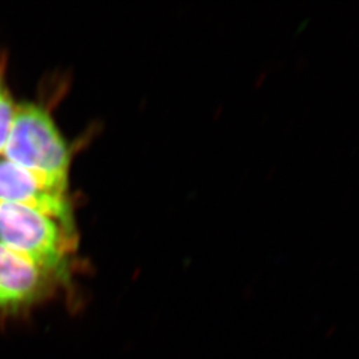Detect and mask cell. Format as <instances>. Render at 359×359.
<instances>
[{
  "label": "cell",
  "instance_id": "1",
  "mask_svg": "<svg viewBox=\"0 0 359 359\" xmlns=\"http://www.w3.org/2000/svg\"><path fill=\"white\" fill-rule=\"evenodd\" d=\"M4 156L35 175L53 192L67 193L69 148L46 108L35 104L18 107Z\"/></svg>",
  "mask_w": 359,
  "mask_h": 359
},
{
  "label": "cell",
  "instance_id": "2",
  "mask_svg": "<svg viewBox=\"0 0 359 359\" xmlns=\"http://www.w3.org/2000/svg\"><path fill=\"white\" fill-rule=\"evenodd\" d=\"M0 244L60 285L69 281V231L55 218L32 208L0 204Z\"/></svg>",
  "mask_w": 359,
  "mask_h": 359
},
{
  "label": "cell",
  "instance_id": "3",
  "mask_svg": "<svg viewBox=\"0 0 359 359\" xmlns=\"http://www.w3.org/2000/svg\"><path fill=\"white\" fill-rule=\"evenodd\" d=\"M60 286L31 261L0 244V323L23 318Z\"/></svg>",
  "mask_w": 359,
  "mask_h": 359
},
{
  "label": "cell",
  "instance_id": "4",
  "mask_svg": "<svg viewBox=\"0 0 359 359\" xmlns=\"http://www.w3.org/2000/svg\"><path fill=\"white\" fill-rule=\"evenodd\" d=\"M0 204H16L36 209L72 228V213L65 194L53 192L41 180L11 161L0 160Z\"/></svg>",
  "mask_w": 359,
  "mask_h": 359
},
{
  "label": "cell",
  "instance_id": "5",
  "mask_svg": "<svg viewBox=\"0 0 359 359\" xmlns=\"http://www.w3.org/2000/svg\"><path fill=\"white\" fill-rule=\"evenodd\" d=\"M16 109L18 107L13 103L11 96L1 86L0 87V154H4L6 151L7 142L13 130Z\"/></svg>",
  "mask_w": 359,
  "mask_h": 359
},
{
  "label": "cell",
  "instance_id": "6",
  "mask_svg": "<svg viewBox=\"0 0 359 359\" xmlns=\"http://www.w3.org/2000/svg\"><path fill=\"white\" fill-rule=\"evenodd\" d=\"M1 86H3V84H1V75H0V87H1Z\"/></svg>",
  "mask_w": 359,
  "mask_h": 359
}]
</instances>
